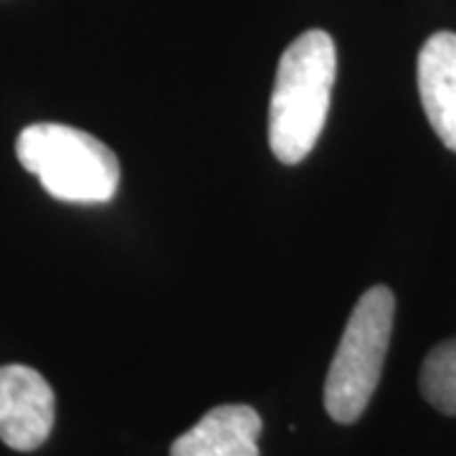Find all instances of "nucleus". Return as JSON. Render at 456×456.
<instances>
[{"label": "nucleus", "mask_w": 456, "mask_h": 456, "mask_svg": "<svg viewBox=\"0 0 456 456\" xmlns=\"http://www.w3.org/2000/svg\"><path fill=\"white\" fill-rule=\"evenodd\" d=\"M395 297L378 284L362 294L350 314L325 380V408L332 421L355 424L380 383L391 345Z\"/></svg>", "instance_id": "3"}, {"label": "nucleus", "mask_w": 456, "mask_h": 456, "mask_svg": "<svg viewBox=\"0 0 456 456\" xmlns=\"http://www.w3.org/2000/svg\"><path fill=\"white\" fill-rule=\"evenodd\" d=\"M421 393L436 411L456 416V338L441 342L426 355Z\"/></svg>", "instance_id": "7"}, {"label": "nucleus", "mask_w": 456, "mask_h": 456, "mask_svg": "<svg viewBox=\"0 0 456 456\" xmlns=\"http://www.w3.org/2000/svg\"><path fill=\"white\" fill-rule=\"evenodd\" d=\"M338 51L327 31L312 28L281 53L269 102V145L279 163H302L317 145L330 112Z\"/></svg>", "instance_id": "1"}, {"label": "nucleus", "mask_w": 456, "mask_h": 456, "mask_svg": "<svg viewBox=\"0 0 456 456\" xmlns=\"http://www.w3.org/2000/svg\"><path fill=\"white\" fill-rule=\"evenodd\" d=\"M20 165L44 191L66 203H110L119 188V160L94 134L59 122L28 125L18 134Z\"/></svg>", "instance_id": "2"}, {"label": "nucleus", "mask_w": 456, "mask_h": 456, "mask_svg": "<svg viewBox=\"0 0 456 456\" xmlns=\"http://www.w3.org/2000/svg\"><path fill=\"white\" fill-rule=\"evenodd\" d=\"M419 94L434 132L456 152V33H434L421 46Z\"/></svg>", "instance_id": "6"}, {"label": "nucleus", "mask_w": 456, "mask_h": 456, "mask_svg": "<svg viewBox=\"0 0 456 456\" xmlns=\"http://www.w3.org/2000/svg\"><path fill=\"white\" fill-rule=\"evenodd\" d=\"M56 398L46 378L28 365L0 368V439L16 452H33L49 439Z\"/></svg>", "instance_id": "4"}, {"label": "nucleus", "mask_w": 456, "mask_h": 456, "mask_svg": "<svg viewBox=\"0 0 456 456\" xmlns=\"http://www.w3.org/2000/svg\"><path fill=\"white\" fill-rule=\"evenodd\" d=\"M261 416L251 406H216L173 441L170 456H259Z\"/></svg>", "instance_id": "5"}]
</instances>
